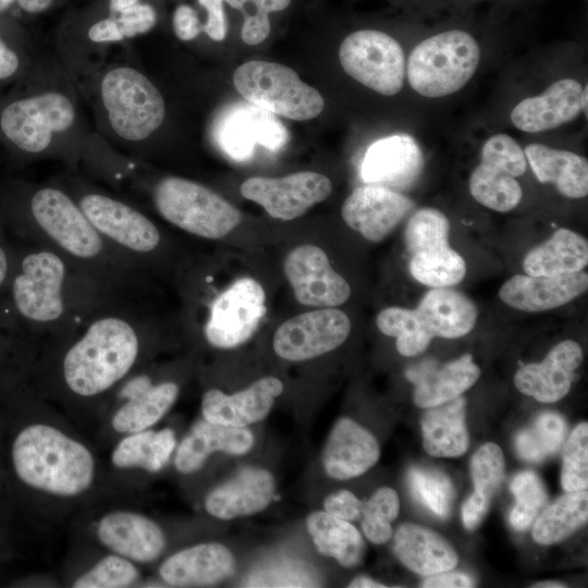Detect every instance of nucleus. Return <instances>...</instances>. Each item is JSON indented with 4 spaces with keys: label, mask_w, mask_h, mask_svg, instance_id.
<instances>
[{
    "label": "nucleus",
    "mask_w": 588,
    "mask_h": 588,
    "mask_svg": "<svg viewBox=\"0 0 588 588\" xmlns=\"http://www.w3.org/2000/svg\"><path fill=\"white\" fill-rule=\"evenodd\" d=\"M150 322L138 294H124L53 336L61 341L56 367L64 389L88 399L124 381L143 355Z\"/></svg>",
    "instance_id": "obj_1"
},
{
    "label": "nucleus",
    "mask_w": 588,
    "mask_h": 588,
    "mask_svg": "<svg viewBox=\"0 0 588 588\" xmlns=\"http://www.w3.org/2000/svg\"><path fill=\"white\" fill-rule=\"evenodd\" d=\"M16 242V264L5 292L22 326L35 338L77 326L123 292L98 280L58 252Z\"/></svg>",
    "instance_id": "obj_2"
},
{
    "label": "nucleus",
    "mask_w": 588,
    "mask_h": 588,
    "mask_svg": "<svg viewBox=\"0 0 588 588\" xmlns=\"http://www.w3.org/2000/svg\"><path fill=\"white\" fill-rule=\"evenodd\" d=\"M25 206L0 209L15 241L49 247L108 285L139 293L143 273L105 241L71 196L56 187H40Z\"/></svg>",
    "instance_id": "obj_3"
},
{
    "label": "nucleus",
    "mask_w": 588,
    "mask_h": 588,
    "mask_svg": "<svg viewBox=\"0 0 588 588\" xmlns=\"http://www.w3.org/2000/svg\"><path fill=\"white\" fill-rule=\"evenodd\" d=\"M10 462L20 482L54 495L81 494L94 480L95 461L90 451L46 424H30L14 436Z\"/></svg>",
    "instance_id": "obj_4"
},
{
    "label": "nucleus",
    "mask_w": 588,
    "mask_h": 588,
    "mask_svg": "<svg viewBox=\"0 0 588 588\" xmlns=\"http://www.w3.org/2000/svg\"><path fill=\"white\" fill-rule=\"evenodd\" d=\"M480 47L473 35L450 29L421 40L411 52L406 75L422 97L442 98L462 89L480 62Z\"/></svg>",
    "instance_id": "obj_5"
},
{
    "label": "nucleus",
    "mask_w": 588,
    "mask_h": 588,
    "mask_svg": "<svg viewBox=\"0 0 588 588\" xmlns=\"http://www.w3.org/2000/svg\"><path fill=\"white\" fill-rule=\"evenodd\" d=\"M152 197L157 211L166 221L198 237L219 240L241 221V212L226 199L184 177L161 179Z\"/></svg>",
    "instance_id": "obj_6"
},
{
    "label": "nucleus",
    "mask_w": 588,
    "mask_h": 588,
    "mask_svg": "<svg viewBox=\"0 0 588 588\" xmlns=\"http://www.w3.org/2000/svg\"><path fill=\"white\" fill-rule=\"evenodd\" d=\"M76 203L105 241L140 273L161 252L162 232L135 207L95 192L82 194Z\"/></svg>",
    "instance_id": "obj_7"
},
{
    "label": "nucleus",
    "mask_w": 588,
    "mask_h": 588,
    "mask_svg": "<svg viewBox=\"0 0 588 588\" xmlns=\"http://www.w3.org/2000/svg\"><path fill=\"white\" fill-rule=\"evenodd\" d=\"M233 84L248 102L290 120H311L324 108L321 94L280 63L245 62L235 70Z\"/></svg>",
    "instance_id": "obj_8"
},
{
    "label": "nucleus",
    "mask_w": 588,
    "mask_h": 588,
    "mask_svg": "<svg viewBox=\"0 0 588 588\" xmlns=\"http://www.w3.org/2000/svg\"><path fill=\"white\" fill-rule=\"evenodd\" d=\"M450 221L436 208H420L408 219L404 240L412 277L429 287H451L466 274L464 258L450 246Z\"/></svg>",
    "instance_id": "obj_9"
},
{
    "label": "nucleus",
    "mask_w": 588,
    "mask_h": 588,
    "mask_svg": "<svg viewBox=\"0 0 588 588\" xmlns=\"http://www.w3.org/2000/svg\"><path fill=\"white\" fill-rule=\"evenodd\" d=\"M101 96L112 128L124 139L143 140L164 119L160 91L134 69L118 68L108 72L101 83Z\"/></svg>",
    "instance_id": "obj_10"
},
{
    "label": "nucleus",
    "mask_w": 588,
    "mask_h": 588,
    "mask_svg": "<svg viewBox=\"0 0 588 588\" xmlns=\"http://www.w3.org/2000/svg\"><path fill=\"white\" fill-rule=\"evenodd\" d=\"M339 60L346 74L378 94L393 96L403 88L404 50L387 33L360 29L350 34L340 46Z\"/></svg>",
    "instance_id": "obj_11"
},
{
    "label": "nucleus",
    "mask_w": 588,
    "mask_h": 588,
    "mask_svg": "<svg viewBox=\"0 0 588 588\" xmlns=\"http://www.w3.org/2000/svg\"><path fill=\"white\" fill-rule=\"evenodd\" d=\"M522 147L507 134L490 136L482 145L480 163L469 176L468 187L477 203L498 212H507L520 201L523 189L516 177L527 170Z\"/></svg>",
    "instance_id": "obj_12"
},
{
    "label": "nucleus",
    "mask_w": 588,
    "mask_h": 588,
    "mask_svg": "<svg viewBox=\"0 0 588 588\" xmlns=\"http://www.w3.org/2000/svg\"><path fill=\"white\" fill-rule=\"evenodd\" d=\"M74 117V108L66 97L46 93L9 103L1 112L0 127L20 150L37 154L49 146L52 133L68 130Z\"/></svg>",
    "instance_id": "obj_13"
},
{
    "label": "nucleus",
    "mask_w": 588,
    "mask_h": 588,
    "mask_svg": "<svg viewBox=\"0 0 588 588\" xmlns=\"http://www.w3.org/2000/svg\"><path fill=\"white\" fill-rule=\"evenodd\" d=\"M261 284L245 277L236 280L211 303L204 335L217 348H233L245 343L266 314Z\"/></svg>",
    "instance_id": "obj_14"
},
{
    "label": "nucleus",
    "mask_w": 588,
    "mask_h": 588,
    "mask_svg": "<svg viewBox=\"0 0 588 588\" xmlns=\"http://www.w3.org/2000/svg\"><path fill=\"white\" fill-rule=\"evenodd\" d=\"M350 332L351 320L344 311L320 308L284 321L273 335V350L286 360H307L335 350Z\"/></svg>",
    "instance_id": "obj_15"
},
{
    "label": "nucleus",
    "mask_w": 588,
    "mask_h": 588,
    "mask_svg": "<svg viewBox=\"0 0 588 588\" xmlns=\"http://www.w3.org/2000/svg\"><path fill=\"white\" fill-rule=\"evenodd\" d=\"M331 191V181L313 171L282 177L253 176L241 185L244 198L257 203L270 217L280 220L298 218L324 200Z\"/></svg>",
    "instance_id": "obj_16"
},
{
    "label": "nucleus",
    "mask_w": 588,
    "mask_h": 588,
    "mask_svg": "<svg viewBox=\"0 0 588 588\" xmlns=\"http://www.w3.org/2000/svg\"><path fill=\"white\" fill-rule=\"evenodd\" d=\"M215 138L231 159H250L257 145L278 151L289 133L274 114L250 103H234L223 110L215 124Z\"/></svg>",
    "instance_id": "obj_17"
},
{
    "label": "nucleus",
    "mask_w": 588,
    "mask_h": 588,
    "mask_svg": "<svg viewBox=\"0 0 588 588\" xmlns=\"http://www.w3.org/2000/svg\"><path fill=\"white\" fill-rule=\"evenodd\" d=\"M283 271L303 305L335 307L351 296L348 282L333 270L324 250L316 245L293 248L284 259Z\"/></svg>",
    "instance_id": "obj_18"
},
{
    "label": "nucleus",
    "mask_w": 588,
    "mask_h": 588,
    "mask_svg": "<svg viewBox=\"0 0 588 588\" xmlns=\"http://www.w3.org/2000/svg\"><path fill=\"white\" fill-rule=\"evenodd\" d=\"M414 201L397 191L379 185L355 188L344 200V222L370 242L388 237L414 209Z\"/></svg>",
    "instance_id": "obj_19"
},
{
    "label": "nucleus",
    "mask_w": 588,
    "mask_h": 588,
    "mask_svg": "<svg viewBox=\"0 0 588 588\" xmlns=\"http://www.w3.org/2000/svg\"><path fill=\"white\" fill-rule=\"evenodd\" d=\"M424 168V155L409 135L395 134L372 143L363 159L365 183L391 189L411 186Z\"/></svg>",
    "instance_id": "obj_20"
},
{
    "label": "nucleus",
    "mask_w": 588,
    "mask_h": 588,
    "mask_svg": "<svg viewBox=\"0 0 588 588\" xmlns=\"http://www.w3.org/2000/svg\"><path fill=\"white\" fill-rule=\"evenodd\" d=\"M179 392L174 381L155 382L148 373L130 377L119 390L124 403L113 415V429L127 434L148 429L172 407Z\"/></svg>",
    "instance_id": "obj_21"
},
{
    "label": "nucleus",
    "mask_w": 588,
    "mask_h": 588,
    "mask_svg": "<svg viewBox=\"0 0 588 588\" xmlns=\"http://www.w3.org/2000/svg\"><path fill=\"white\" fill-rule=\"evenodd\" d=\"M587 289L588 274L584 271L561 275L516 274L501 285L499 297L514 309L539 313L561 307Z\"/></svg>",
    "instance_id": "obj_22"
},
{
    "label": "nucleus",
    "mask_w": 588,
    "mask_h": 588,
    "mask_svg": "<svg viewBox=\"0 0 588 588\" xmlns=\"http://www.w3.org/2000/svg\"><path fill=\"white\" fill-rule=\"evenodd\" d=\"M581 362L580 345L564 340L554 345L541 363L522 366L514 377L515 387L539 402H556L568 393Z\"/></svg>",
    "instance_id": "obj_23"
},
{
    "label": "nucleus",
    "mask_w": 588,
    "mask_h": 588,
    "mask_svg": "<svg viewBox=\"0 0 588 588\" xmlns=\"http://www.w3.org/2000/svg\"><path fill=\"white\" fill-rule=\"evenodd\" d=\"M581 90L583 86L574 78L559 79L541 95L520 100L511 111V122L525 133L556 128L581 112Z\"/></svg>",
    "instance_id": "obj_24"
},
{
    "label": "nucleus",
    "mask_w": 588,
    "mask_h": 588,
    "mask_svg": "<svg viewBox=\"0 0 588 588\" xmlns=\"http://www.w3.org/2000/svg\"><path fill=\"white\" fill-rule=\"evenodd\" d=\"M282 391V382L274 377L257 380L232 395L211 389L203 396L201 413L204 419L212 424L245 427L265 418Z\"/></svg>",
    "instance_id": "obj_25"
},
{
    "label": "nucleus",
    "mask_w": 588,
    "mask_h": 588,
    "mask_svg": "<svg viewBox=\"0 0 588 588\" xmlns=\"http://www.w3.org/2000/svg\"><path fill=\"white\" fill-rule=\"evenodd\" d=\"M97 536L115 554L142 563L156 560L166 547L161 528L133 512L117 511L105 515L97 525Z\"/></svg>",
    "instance_id": "obj_26"
},
{
    "label": "nucleus",
    "mask_w": 588,
    "mask_h": 588,
    "mask_svg": "<svg viewBox=\"0 0 588 588\" xmlns=\"http://www.w3.org/2000/svg\"><path fill=\"white\" fill-rule=\"evenodd\" d=\"M379 456L380 448L375 436L356 421L344 417L331 430L322 462L330 477L350 479L367 471Z\"/></svg>",
    "instance_id": "obj_27"
},
{
    "label": "nucleus",
    "mask_w": 588,
    "mask_h": 588,
    "mask_svg": "<svg viewBox=\"0 0 588 588\" xmlns=\"http://www.w3.org/2000/svg\"><path fill=\"white\" fill-rule=\"evenodd\" d=\"M479 367L466 354L442 366L425 360L406 370V378L415 384L414 402L430 408L461 396L478 380Z\"/></svg>",
    "instance_id": "obj_28"
},
{
    "label": "nucleus",
    "mask_w": 588,
    "mask_h": 588,
    "mask_svg": "<svg viewBox=\"0 0 588 588\" xmlns=\"http://www.w3.org/2000/svg\"><path fill=\"white\" fill-rule=\"evenodd\" d=\"M273 493L272 475L266 469L247 467L213 489L205 500V507L220 519L248 516L266 509Z\"/></svg>",
    "instance_id": "obj_29"
},
{
    "label": "nucleus",
    "mask_w": 588,
    "mask_h": 588,
    "mask_svg": "<svg viewBox=\"0 0 588 588\" xmlns=\"http://www.w3.org/2000/svg\"><path fill=\"white\" fill-rule=\"evenodd\" d=\"M233 567L234 558L226 547L201 543L171 555L159 574L171 586H205L224 579Z\"/></svg>",
    "instance_id": "obj_30"
},
{
    "label": "nucleus",
    "mask_w": 588,
    "mask_h": 588,
    "mask_svg": "<svg viewBox=\"0 0 588 588\" xmlns=\"http://www.w3.org/2000/svg\"><path fill=\"white\" fill-rule=\"evenodd\" d=\"M424 329L433 338L458 339L468 334L478 318L476 304L451 287H431L415 308Z\"/></svg>",
    "instance_id": "obj_31"
},
{
    "label": "nucleus",
    "mask_w": 588,
    "mask_h": 588,
    "mask_svg": "<svg viewBox=\"0 0 588 588\" xmlns=\"http://www.w3.org/2000/svg\"><path fill=\"white\" fill-rule=\"evenodd\" d=\"M254 443L252 432L243 427H230L198 421L179 445L174 458L176 469L191 474L203 467L213 452L241 455L248 452Z\"/></svg>",
    "instance_id": "obj_32"
},
{
    "label": "nucleus",
    "mask_w": 588,
    "mask_h": 588,
    "mask_svg": "<svg viewBox=\"0 0 588 588\" xmlns=\"http://www.w3.org/2000/svg\"><path fill=\"white\" fill-rule=\"evenodd\" d=\"M524 154L540 183L552 184L567 198H584L588 194V161L576 152L555 149L543 144H530Z\"/></svg>",
    "instance_id": "obj_33"
},
{
    "label": "nucleus",
    "mask_w": 588,
    "mask_h": 588,
    "mask_svg": "<svg viewBox=\"0 0 588 588\" xmlns=\"http://www.w3.org/2000/svg\"><path fill=\"white\" fill-rule=\"evenodd\" d=\"M394 552L412 572L430 576L453 569L457 555L450 543L437 532L406 523L394 536Z\"/></svg>",
    "instance_id": "obj_34"
},
{
    "label": "nucleus",
    "mask_w": 588,
    "mask_h": 588,
    "mask_svg": "<svg viewBox=\"0 0 588 588\" xmlns=\"http://www.w3.org/2000/svg\"><path fill=\"white\" fill-rule=\"evenodd\" d=\"M587 264V240L577 232L562 228L529 250L523 268L528 275H561L583 271Z\"/></svg>",
    "instance_id": "obj_35"
},
{
    "label": "nucleus",
    "mask_w": 588,
    "mask_h": 588,
    "mask_svg": "<svg viewBox=\"0 0 588 588\" xmlns=\"http://www.w3.org/2000/svg\"><path fill=\"white\" fill-rule=\"evenodd\" d=\"M465 400L461 396L430 407L421 419L425 451L437 457H456L469 445L465 426Z\"/></svg>",
    "instance_id": "obj_36"
},
{
    "label": "nucleus",
    "mask_w": 588,
    "mask_h": 588,
    "mask_svg": "<svg viewBox=\"0 0 588 588\" xmlns=\"http://www.w3.org/2000/svg\"><path fill=\"white\" fill-rule=\"evenodd\" d=\"M307 529L321 554L334 558L345 567L360 562L365 544L359 531L347 520L326 511L314 512L307 518Z\"/></svg>",
    "instance_id": "obj_37"
},
{
    "label": "nucleus",
    "mask_w": 588,
    "mask_h": 588,
    "mask_svg": "<svg viewBox=\"0 0 588 588\" xmlns=\"http://www.w3.org/2000/svg\"><path fill=\"white\" fill-rule=\"evenodd\" d=\"M33 339L19 321L7 295H0V390L14 389L22 380Z\"/></svg>",
    "instance_id": "obj_38"
},
{
    "label": "nucleus",
    "mask_w": 588,
    "mask_h": 588,
    "mask_svg": "<svg viewBox=\"0 0 588 588\" xmlns=\"http://www.w3.org/2000/svg\"><path fill=\"white\" fill-rule=\"evenodd\" d=\"M175 448L172 429L143 430L125 437L112 452V464L119 468L142 467L159 471L169 461Z\"/></svg>",
    "instance_id": "obj_39"
},
{
    "label": "nucleus",
    "mask_w": 588,
    "mask_h": 588,
    "mask_svg": "<svg viewBox=\"0 0 588 588\" xmlns=\"http://www.w3.org/2000/svg\"><path fill=\"white\" fill-rule=\"evenodd\" d=\"M587 518V489L567 492L540 513L532 528V537L541 544L559 542L581 527Z\"/></svg>",
    "instance_id": "obj_40"
},
{
    "label": "nucleus",
    "mask_w": 588,
    "mask_h": 588,
    "mask_svg": "<svg viewBox=\"0 0 588 588\" xmlns=\"http://www.w3.org/2000/svg\"><path fill=\"white\" fill-rule=\"evenodd\" d=\"M566 432L564 418L556 413L546 412L516 436L515 448L523 460L538 463L561 448Z\"/></svg>",
    "instance_id": "obj_41"
},
{
    "label": "nucleus",
    "mask_w": 588,
    "mask_h": 588,
    "mask_svg": "<svg viewBox=\"0 0 588 588\" xmlns=\"http://www.w3.org/2000/svg\"><path fill=\"white\" fill-rule=\"evenodd\" d=\"M376 324L383 334L396 338L397 352L407 357L425 352L433 339L421 326L415 309L384 308L377 315Z\"/></svg>",
    "instance_id": "obj_42"
},
{
    "label": "nucleus",
    "mask_w": 588,
    "mask_h": 588,
    "mask_svg": "<svg viewBox=\"0 0 588 588\" xmlns=\"http://www.w3.org/2000/svg\"><path fill=\"white\" fill-rule=\"evenodd\" d=\"M408 486L413 498L440 518L451 514L454 487L441 471L412 467L408 471Z\"/></svg>",
    "instance_id": "obj_43"
},
{
    "label": "nucleus",
    "mask_w": 588,
    "mask_h": 588,
    "mask_svg": "<svg viewBox=\"0 0 588 588\" xmlns=\"http://www.w3.org/2000/svg\"><path fill=\"white\" fill-rule=\"evenodd\" d=\"M515 505L510 513V523L516 530H525L537 517L548 500L547 490L537 474L526 470L511 481Z\"/></svg>",
    "instance_id": "obj_44"
},
{
    "label": "nucleus",
    "mask_w": 588,
    "mask_h": 588,
    "mask_svg": "<svg viewBox=\"0 0 588 588\" xmlns=\"http://www.w3.org/2000/svg\"><path fill=\"white\" fill-rule=\"evenodd\" d=\"M400 511L397 493L392 488H380L364 503L362 528L367 539L380 544L387 542L392 536L390 523L394 520Z\"/></svg>",
    "instance_id": "obj_45"
},
{
    "label": "nucleus",
    "mask_w": 588,
    "mask_h": 588,
    "mask_svg": "<svg viewBox=\"0 0 588 588\" xmlns=\"http://www.w3.org/2000/svg\"><path fill=\"white\" fill-rule=\"evenodd\" d=\"M561 483L566 492L588 486V425H578L568 437L563 451Z\"/></svg>",
    "instance_id": "obj_46"
},
{
    "label": "nucleus",
    "mask_w": 588,
    "mask_h": 588,
    "mask_svg": "<svg viewBox=\"0 0 588 588\" xmlns=\"http://www.w3.org/2000/svg\"><path fill=\"white\" fill-rule=\"evenodd\" d=\"M138 578L137 568L121 555H108L75 580V588H120Z\"/></svg>",
    "instance_id": "obj_47"
},
{
    "label": "nucleus",
    "mask_w": 588,
    "mask_h": 588,
    "mask_svg": "<svg viewBox=\"0 0 588 588\" xmlns=\"http://www.w3.org/2000/svg\"><path fill=\"white\" fill-rule=\"evenodd\" d=\"M470 474L475 491L490 500L504 478V457L501 449L488 442L481 445L471 457Z\"/></svg>",
    "instance_id": "obj_48"
},
{
    "label": "nucleus",
    "mask_w": 588,
    "mask_h": 588,
    "mask_svg": "<svg viewBox=\"0 0 588 588\" xmlns=\"http://www.w3.org/2000/svg\"><path fill=\"white\" fill-rule=\"evenodd\" d=\"M231 7L243 10L244 23L241 37L247 45H257L270 34L269 13L258 0H224Z\"/></svg>",
    "instance_id": "obj_49"
},
{
    "label": "nucleus",
    "mask_w": 588,
    "mask_h": 588,
    "mask_svg": "<svg viewBox=\"0 0 588 588\" xmlns=\"http://www.w3.org/2000/svg\"><path fill=\"white\" fill-rule=\"evenodd\" d=\"M125 37H133L148 32L156 23V12L149 4H138L124 10L115 20Z\"/></svg>",
    "instance_id": "obj_50"
},
{
    "label": "nucleus",
    "mask_w": 588,
    "mask_h": 588,
    "mask_svg": "<svg viewBox=\"0 0 588 588\" xmlns=\"http://www.w3.org/2000/svg\"><path fill=\"white\" fill-rule=\"evenodd\" d=\"M16 264V242L0 213V295L5 294Z\"/></svg>",
    "instance_id": "obj_51"
},
{
    "label": "nucleus",
    "mask_w": 588,
    "mask_h": 588,
    "mask_svg": "<svg viewBox=\"0 0 588 588\" xmlns=\"http://www.w3.org/2000/svg\"><path fill=\"white\" fill-rule=\"evenodd\" d=\"M324 511L340 519L352 522L363 514L364 503L352 492L340 490L330 494L323 503Z\"/></svg>",
    "instance_id": "obj_52"
},
{
    "label": "nucleus",
    "mask_w": 588,
    "mask_h": 588,
    "mask_svg": "<svg viewBox=\"0 0 588 588\" xmlns=\"http://www.w3.org/2000/svg\"><path fill=\"white\" fill-rule=\"evenodd\" d=\"M208 11L207 22L203 25V30L213 40H223L226 36L228 24L223 10V0H198Z\"/></svg>",
    "instance_id": "obj_53"
},
{
    "label": "nucleus",
    "mask_w": 588,
    "mask_h": 588,
    "mask_svg": "<svg viewBox=\"0 0 588 588\" xmlns=\"http://www.w3.org/2000/svg\"><path fill=\"white\" fill-rule=\"evenodd\" d=\"M173 28L179 39L187 41L199 35L203 25L197 13L187 4L179 5L173 14Z\"/></svg>",
    "instance_id": "obj_54"
},
{
    "label": "nucleus",
    "mask_w": 588,
    "mask_h": 588,
    "mask_svg": "<svg viewBox=\"0 0 588 588\" xmlns=\"http://www.w3.org/2000/svg\"><path fill=\"white\" fill-rule=\"evenodd\" d=\"M490 500L479 495L476 492L464 502L462 506V519L467 530H474L478 527L489 507Z\"/></svg>",
    "instance_id": "obj_55"
},
{
    "label": "nucleus",
    "mask_w": 588,
    "mask_h": 588,
    "mask_svg": "<svg viewBox=\"0 0 588 588\" xmlns=\"http://www.w3.org/2000/svg\"><path fill=\"white\" fill-rule=\"evenodd\" d=\"M474 586L473 578L461 572H442L428 576L421 584L427 588H468Z\"/></svg>",
    "instance_id": "obj_56"
},
{
    "label": "nucleus",
    "mask_w": 588,
    "mask_h": 588,
    "mask_svg": "<svg viewBox=\"0 0 588 588\" xmlns=\"http://www.w3.org/2000/svg\"><path fill=\"white\" fill-rule=\"evenodd\" d=\"M88 36L96 42L120 41L124 38L114 19L97 22L89 28Z\"/></svg>",
    "instance_id": "obj_57"
},
{
    "label": "nucleus",
    "mask_w": 588,
    "mask_h": 588,
    "mask_svg": "<svg viewBox=\"0 0 588 588\" xmlns=\"http://www.w3.org/2000/svg\"><path fill=\"white\" fill-rule=\"evenodd\" d=\"M20 66L17 54L4 42L0 35V79L13 76Z\"/></svg>",
    "instance_id": "obj_58"
},
{
    "label": "nucleus",
    "mask_w": 588,
    "mask_h": 588,
    "mask_svg": "<svg viewBox=\"0 0 588 588\" xmlns=\"http://www.w3.org/2000/svg\"><path fill=\"white\" fill-rule=\"evenodd\" d=\"M52 0H0V14L16 4L22 10L35 13L46 10Z\"/></svg>",
    "instance_id": "obj_59"
},
{
    "label": "nucleus",
    "mask_w": 588,
    "mask_h": 588,
    "mask_svg": "<svg viewBox=\"0 0 588 588\" xmlns=\"http://www.w3.org/2000/svg\"><path fill=\"white\" fill-rule=\"evenodd\" d=\"M260 5L268 12L282 11L289 7L291 0H258Z\"/></svg>",
    "instance_id": "obj_60"
},
{
    "label": "nucleus",
    "mask_w": 588,
    "mask_h": 588,
    "mask_svg": "<svg viewBox=\"0 0 588 588\" xmlns=\"http://www.w3.org/2000/svg\"><path fill=\"white\" fill-rule=\"evenodd\" d=\"M348 587L351 588H384L385 586L366 576H359V577H356L354 580H352Z\"/></svg>",
    "instance_id": "obj_61"
},
{
    "label": "nucleus",
    "mask_w": 588,
    "mask_h": 588,
    "mask_svg": "<svg viewBox=\"0 0 588 588\" xmlns=\"http://www.w3.org/2000/svg\"><path fill=\"white\" fill-rule=\"evenodd\" d=\"M137 2L138 0H110V10L112 13H121Z\"/></svg>",
    "instance_id": "obj_62"
},
{
    "label": "nucleus",
    "mask_w": 588,
    "mask_h": 588,
    "mask_svg": "<svg viewBox=\"0 0 588 588\" xmlns=\"http://www.w3.org/2000/svg\"><path fill=\"white\" fill-rule=\"evenodd\" d=\"M587 96H588V85H585L580 95V108H581V111H584L586 115H587Z\"/></svg>",
    "instance_id": "obj_63"
},
{
    "label": "nucleus",
    "mask_w": 588,
    "mask_h": 588,
    "mask_svg": "<svg viewBox=\"0 0 588 588\" xmlns=\"http://www.w3.org/2000/svg\"><path fill=\"white\" fill-rule=\"evenodd\" d=\"M534 587H541V588H561V587H565V585L562 584V583H558V581H543V583H538V584L535 585Z\"/></svg>",
    "instance_id": "obj_64"
}]
</instances>
